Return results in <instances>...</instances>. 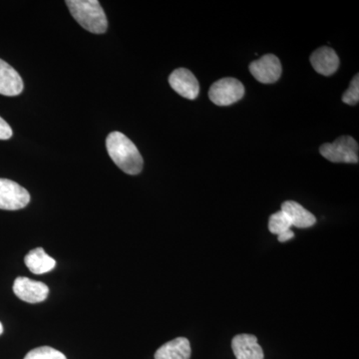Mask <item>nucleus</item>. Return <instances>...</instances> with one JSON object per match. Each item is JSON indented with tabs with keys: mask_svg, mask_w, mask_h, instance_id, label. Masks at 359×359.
<instances>
[{
	"mask_svg": "<svg viewBox=\"0 0 359 359\" xmlns=\"http://www.w3.org/2000/svg\"><path fill=\"white\" fill-rule=\"evenodd\" d=\"M282 211L289 216L292 226L297 228L308 229L316 224V217L294 201L283 203Z\"/></svg>",
	"mask_w": 359,
	"mask_h": 359,
	"instance_id": "obj_13",
	"label": "nucleus"
},
{
	"mask_svg": "<svg viewBox=\"0 0 359 359\" xmlns=\"http://www.w3.org/2000/svg\"><path fill=\"white\" fill-rule=\"evenodd\" d=\"M311 63L316 72L323 76H330L339 69V58L334 49L323 46L311 54Z\"/></svg>",
	"mask_w": 359,
	"mask_h": 359,
	"instance_id": "obj_10",
	"label": "nucleus"
},
{
	"mask_svg": "<svg viewBox=\"0 0 359 359\" xmlns=\"http://www.w3.org/2000/svg\"><path fill=\"white\" fill-rule=\"evenodd\" d=\"M25 359H67L66 356L57 349L49 346L37 347L29 351Z\"/></svg>",
	"mask_w": 359,
	"mask_h": 359,
	"instance_id": "obj_16",
	"label": "nucleus"
},
{
	"mask_svg": "<svg viewBox=\"0 0 359 359\" xmlns=\"http://www.w3.org/2000/svg\"><path fill=\"white\" fill-rule=\"evenodd\" d=\"M359 75L356 74L351 81L349 88L344 92L342 96L344 103L348 105H356L359 102Z\"/></svg>",
	"mask_w": 359,
	"mask_h": 359,
	"instance_id": "obj_17",
	"label": "nucleus"
},
{
	"mask_svg": "<svg viewBox=\"0 0 359 359\" xmlns=\"http://www.w3.org/2000/svg\"><path fill=\"white\" fill-rule=\"evenodd\" d=\"M13 292L21 301L28 304L44 302L49 294V289L45 283L20 276L13 283Z\"/></svg>",
	"mask_w": 359,
	"mask_h": 359,
	"instance_id": "obj_7",
	"label": "nucleus"
},
{
	"mask_svg": "<svg viewBox=\"0 0 359 359\" xmlns=\"http://www.w3.org/2000/svg\"><path fill=\"white\" fill-rule=\"evenodd\" d=\"M23 87L22 78L18 71L0 59V94L4 96H18L23 91Z\"/></svg>",
	"mask_w": 359,
	"mask_h": 359,
	"instance_id": "obj_11",
	"label": "nucleus"
},
{
	"mask_svg": "<svg viewBox=\"0 0 359 359\" xmlns=\"http://www.w3.org/2000/svg\"><path fill=\"white\" fill-rule=\"evenodd\" d=\"M2 332H4V327H2V323H0V335L2 334Z\"/></svg>",
	"mask_w": 359,
	"mask_h": 359,
	"instance_id": "obj_20",
	"label": "nucleus"
},
{
	"mask_svg": "<svg viewBox=\"0 0 359 359\" xmlns=\"http://www.w3.org/2000/svg\"><path fill=\"white\" fill-rule=\"evenodd\" d=\"M170 86L182 97L195 100L199 95L200 85L197 78L186 68H178L169 77Z\"/></svg>",
	"mask_w": 359,
	"mask_h": 359,
	"instance_id": "obj_8",
	"label": "nucleus"
},
{
	"mask_svg": "<svg viewBox=\"0 0 359 359\" xmlns=\"http://www.w3.org/2000/svg\"><path fill=\"white\" fill-rule=\"evenodd\" d=\"M29 202L30 195L26 189L11 180L0 179V209L16 211Z\"/></svg>",
	"mask_w": 359,
	"mask_h": 359,
	"instance_id": "obj_5",
	"label": "nucleus"
},
{
	"mask_svg": "<svg viewBox=\"0 0 359 359\" xmlns=\"http://www.w3.org/2000/svg\"><path fill=\"white\" fill-rule=\"evenodd\" d=\"M244 95V85L236 78L219 79L209 90L210 99L218 106L231 105L240 101Z\"/></svg>",
	"mask_w": 359,
	"mask_h": 359,
	"instance_id": "obj_4",
	"label": "nucleus"
},
{
	"mask_svg": "<svg viewBox=\"0 0 359 359\" xmlns=\"http://www.w3.org/2000/svg\"><path fill=\"white\" fill-rule=\"evenodd\" d=\"M294 237V231L292 230H289L285 231V233H280V236H278V242L285 243L287 242V241L292 240V238Z\"/></svg>",
	"mask_w": 359,
	"mask_h": 359,
	"instance_id": "obj_19",
	"label": "nucleus"
},
{
	"mask_svg": "<svg viewBox=\"0 0 359 359\" xmlns=\"http://www.w3.org/2000/svg\"><path fill=\"white\" fill-rule=\"evenodd\" d=\"M191 344L186 337H178L167 342L155 353V359H190Z\"/></svg>",
	"mask_w": 359,
	"mask_h": 359,
	"instance_id": "obj_12",
	"label": "nucleus"
},
{
	"mask_svg": "<svg viewBox=\"0 0 359 359\" xmlns=\"http://www.w3.org/2000/svg\"><path fill=\"white\" fill-rule=\"evenodd\" d=\"M358 143L353 137L341 136L334 143L323 144L320 152L323 157L332 163H358Z\"/></svg>",
	"mask_w": 359,
	"mask_h": 359,
	"instance_id": "obj_3",
	"label": "nucleus"
},
{
	"mask_svg": "<svg viewBox=\"0 0 359 359\" xmlns=\"http://www.w3.org/2000/svg\"><path fill=\"white\" fill-rule=\"evenodd\" d=\"M292 226L289 216L282 210L269 217V230L273 235L280 236L285 231L292 230Z\"/></svg>",
	"mask_w": 359,
	"mask_h": 359,
	"instance_id": "obj_15",
	"label": "nucleus"
},
{
	"mask_svg": "<svg viewBox=\"0 0 359 359\" xmlns=\"http://www.w3.org/2000/svg\"><path fill=\"white\" fill-rule=\"evenodd\" d=\"M282 71L280 59L273 54H266L250 65L252 76L263 84L275 83L282 76Z\"/></svg>",
	"mask_w": 359,
	"mask_h": 359,
	"instance_id": "obj_6",
	"label": "nucleus"
},
{
	"mask_svg": "<svg viewBox=\"0 0 359 359\" xmlns=\"http://www.w3.org/2000/svg\"><path fill=\"white\" fill-rule=\"evenodd\" d=\"M13 137V129L6 120L0 117V140H8Z\"/></svg>",
	"mask_w": 359,
	"mask_h": 359,
	"instance_id": "obj_18",
	"label": "nucleus"
},
{
	"mask_svg": "<svg viewBox=\"0 0 359 359\" xmlns=\"http://www.w3.org/2000/svg\"><path fill=\"white\" fill-rule=\"evenodd\" d=\"M106 148L111 159L124 173L140 174L144 161L138 148L121 132H112L106 139Z\"/></svg>",
	"mask_w": 359,
	"mask_h": 359,
	"instance_id": "obj_1",
	"label": "nucleus"
},
{
	"mask_svg": "<svg viewBox=\"0 0 359 359\" xmlns=\"http://www.w3.org/2000/svg\"><path fill=\"white\" fill-rule=\"evenodd\" d=\"M231 348L237 359H264V351L255 335H236L231 341Z\"/></svg>",
	"mask_w": 359,
	"mask_h": 359,
	"instance_id": "obj_9",
	"label": "nucleus"
},
{
	"mask_svg": "<svg viewBox=\"0 0 359 359\" xmlns=\"http://www.w3.org/2000/svg\"><path fill=\"white\" fill-rule=\"evenodd\" d=\"M25 263L34 275L49 273L56 266L55 259L49 257L42 248L30 250L29 254L25 257Z\"/></svg>",
	"mask_w": 359,
	"mask_h": 359,
	"instance_id": "obj_14",
	"label": "nucleus"
},
{
	"mask_svg": "<svg viewBox=\"0 0 359 359\" xmlns=\"http://www.w3.org/2000/svg\"><path fill=\"white\" fill-rule=\"evenodd\" d=\"M71 15L84 29L95 34L107 32L108 21L100 2L97 0H67Z\"/></svg>",
	"mask_w": 359,
	"mask_h": 359,
	"instance_id": "obj_2",
	"label": "nucleus"
}]
</instances>
